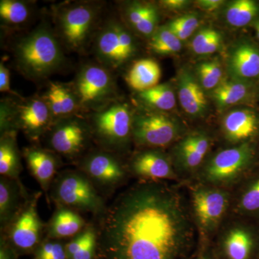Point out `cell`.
<instances>
[{
  "instance_id": "3",
  "label": "cell",
  "mask_w": 259,
  "mask_h": 259,
  "mask_svg": "<svg viewBox=\"0 0 259 259\" xmlns=\"http://www.w3.org/2000/svg\"><path fill=\"white\" fill-rule=\"evenodd\" d=\"M258 144L245 143L222 150L209 159L201 179L205 185L222 187L243 181L258 167Z\"/></svg>"
},
{
  "instance_id": "40",
  "label": "cell",
  "mask_w": 259,
  "mask_h": 259,
  "mask_svg": "<svg viewBox=\"0 0 259 259\" xmlns=\"http://www.w3.org/2000/svg\"><path fill=\"white\" fill-rule=\"evenodd\" d=\"M224 2L222 0H200L197 5L205 11L213 12L221 8Z\"/></svg>"
},
{
  "instance_id": "5",
  "label": "cell",
  "mask_w": 259,
  "mask_h": 259,
  "mask_svg": "<svg viewBox=\"0 0 259 259\" xmlns=\"http://www.w3.org/2000/svg\"><path fill=\"white\" fill-rule=\"evenodd\" d=\"M51 188V197L61 207L93 214L105 211L103 200L95 185L82 171L61 172Z\"/></svg>"
},
{
  "instance_id": "21",
  "label": "cell",
  "mask_w": 259,
  "mask_h": 259,
  "mask_svg": "<svg viewBox=\"0 0 259 259\" xmlns=\"http://www.w3.org/2000/svg\"><path fill=\"white\" fill-rule=\"evenodd\" d=\"M258 96V89L253 81L236 79L222 81L212 93L213 100L221 108L241 102L254 103Z\"/></svg>"
},
{
  "instance_id": "39",
  "label": "cell",
  "mask_w": 259,
  "mask_h": 259,
  "mask_svg": "<svg viewBox=\"0 0 259 259\" xmlns=\"http://www.w3.org/2000/svg\"><path fill=\"white\" fill-rule=\"evenodd\" d=\"M0 91L1 93L11 91L10 71L3 62L0 64Z\"/></svg>"
},
{
  "instance_id": "25",
  "label": "cell",
  "mask_w": 259,
  "mask_h": 259,
  "mask_svg": "<svg viewBox=\"0 0 259 259\" xmlns=\"http://www.w3.org/2000/svg\"><path fill=\"white\" fill-rule=\"evenodd\" d=\"M124 15L131 26L144 36H152L158 29L159 14L152 4L130 3L124 9Z\"/></svg>"
},
{
  "instance_id": "31",
  "label": "cell",
  "mask_w": 259,
  "mask_h": 259,
  "mask_svg": "<svg viewBox=\"0 0 259 259\" xmlns=\"http://www.w3.org/2000/svg\"><path fill=\"white\" fill-rule=\"evenodd\" d=\"M259 16V3L253 0H237L226 10L227 22L236 28L247 26Z\"/></svg>"
},
{
  "instance_id": "32",
  "label": "cell",
  "mask_w": 259,
  "mask_h": 259,
  "mask_svg": "<svg viewBox=\"0 0 259 259\" xmlns=\"http://www.w3.org/2000/svg\"><path fill=\"white\" fill-rule=\"evenodd\" d=\"M139 97L149 106L162 111L171 110L176 105L175 92L167 83L158 84L139 93Z\"/></svg>"
},
{
  "instance_id": "8",
  "label": "cell",
  "mask_w": 259,
  "mask_h": 259,
  "mask_svg": "<svg viewBox=\"0 0 259 259\" xmlns=\"http://www.w3.org/2000/svg\"><path fill=\"white\" fill-rule=\"evenodd\" d=\"M10 112L9 120L1 127V132L16 131V126L32 141L40 139L55 122L45 97H34L23 100Z\"/></svg>"
},
{
  "instance_id": "2",
  "label": "cell",
  "mask_w": 259,
  "mask_h": 259,
  "mask_svg": "<svg viewBox=\"0 0 259 259\" xmlns=\"http://www.w3.org/2000/svg\"><path fill=\"white\" fill-rule=\"evenodd\" d=\"M15 59L25 77L40 80L57 71L64 62V56L52 29L42 23L19 40Z\"/></svg>"
},
{
  "instance_id": "35",
  "label": "cell",
  "mask_w": 259,
  "mask_h": 259,
  "mask_svg": "<svg viewBox=\"0 0 259 259\" xmlns=\"http://www.w3.org/2000/svg\"><path fill=\"white\" fill-rule=\"evenodd\" d=\"M223 37L218 30L204 28L194 36L191 48L195 54L207 55L216 52L221 47Z\"/></svg>"
},
{
  "instance_id": "1",
  "label": "cell",
  "mask_w": 259,
  "mask_h": 259,
  "mask_svg": "<svg viewBox=\"0 0 259 259\" xmlns=\"http://www.w3.org/2000/svg\"><path fill=\"white\" fill-rule=\"evenodd\" d=\"M194 239L182 196L164 184L146 182L121 194L107 209L97 248L102 259H180Z\"/></svg>"
},
{
  "instance_id": "23",
  "label": "cell",
  "mask_w": 259,
  "mask_h": 259,
  "mask_svg": "<svg viewBox=\"0 0 259 259\" xmlns=\"http://www.w3.org/2000/svg\"><path fill=\"white\" fill-rule=\"evenodd\" d=\"M24 191L20 181L1 176L0 179V223L1 228L10 226L21 212Z\"/></svg>"
},
{
  "instance_id": "24",
  "label": "cell",
  "mask_w": 259,
  "mask_h": 259,
  "mask_svg": "<svg viewBox=\"0 0 259 259\" xmlns=\"http://www.w3.org/2000/svg\"><path fill=\"white\" fill-rule=\"evenodd\" d=\"M236 211L242 218L259 223V167L243 180L236 197Z\"/></svg>"
},
{
  "instance_id": "43",
  "label": "cell",
  "mask_w": 259,
  "mask_h": 259,
  "mask_svg": "<svg viewBox=\"0 0 259 259\" xmlns=\"http://www.w3.org/2000/svg\"><path fill=\"white\" fill-rule=\"evenodd\" d=\"M254 28L255 32H256L257 38L259 40V19L254 24Z\"/></svg>"
},
{
  "instance_id": "19",
  "label": "cell",
  "mask_w": 259,
  "mask_h": 259,
  "mask_svg": "<svg viewBox=\"0 0 259 259\" xmlns=\"http://www.w3.org/2000/svg\"><path fill=\"white\" fill-rule=\"evenodd\" d=\"M209 146L210 139L204 133H193L186 136L175 148L177 167L181 171H194L203 161Z\"/></svg>"
},
{
  "instance_id": "26",
  "label": "cell",
  "mask_w": 259,
  "mask_h": 259,
  "mask_svg": "<svg viewBox=\"0 0 259 259\" xmlns=\"http://www.w3.org/2000/svg\"><path fill=\"white\" fill-rule=\"evenodd\" d=\"M45 99L55 121L74 115L75 112L79 109L74 91L64 83H51Z\"/></svg>"
},
{
  "instance_id": "14",
  "label": "cell",
  "mask_w": 259,
  "mask_h": 259,
  "mask_svg": "<svg viewBox=\"0 0 259 259\" xmlns=\"http://www.w3.org/2000/svg\"><path fill=\"white\" fill-rule=\"evenodd\" d=\"M40 193L25 203L21 212L10 225V241L12 246L21 252L36 249L40 244L42 223L37 210Z\"/></svg>"
},
{
  "instance_id": "16",
  "label": "cell",
  "mask_w": 259,
  "mask_h": 259,
  "mask_svg": "<svg viewBox=\"0 0 259 259\" xmlns=\"http://www.w3.org/2000/svg\"><path fill=\"white\" fill-rule=\"evenodd\" d=\"M223 131L229 142L236 145L259 141V113L254 109L233 110L223 119Z\"/></svg>"
},
{
  "instance_id": "33",
  "label": "cell",
  "mask_w": 259,
  "mask_h": 259,
  "mask_svg": "<svg viewBox=\"0 0 259 259\" xmlns=\"http://www.w3.org/2000/svg\"><path fill=\"white\" fill-rule=\"evenodd\" d=\"M30 7L26 2L18 0H2L0 2V18L5 25L17 26L28 20Z\"/></svg>"
},
{
  "instance_id": "20",
  "label": "cell",
  "mask_w": 259,
  "mask_h": 259,
  "mask_svg": "<svg viewBox=\"0 0 259 259\" xmlns=\"http://www.w3.org/2000/svg\"><path fill=\"white\" fill-rule=\"evenodd\" d=\"M229 69L236 79L253 81L259 79V47L244 41L237 46L229 59Z\"/></svg>"
},
{
  "instance_id": "4",
  "label": "cell",
  "mask_w": 259,
  "mask_h": 259,
  "mask_svg": "<svg viewBox=\"0 0 259 259\" xmlns=\"http://www.w3.org/2000/svg\"><path fill=\"white\" fill-rule=\"evenodd\" d=\"M134 117L127 104L110 102L92 117L90 125L93 137L104 150L122 151L133 137Z\"/></svg>"
},
{
  "instance_id": "17",
  "label": "cell",
  "mask_w": 259,
  "mask_h": 259,
  "mask_svg": "<svg viewBox=\"0 0 259 259\" xmlns=\"http://www.w3.org/2000/svg\"><path fill=\"white\" fill-rule=\"evenodd\" d=\"M131 168L136 176L147 180H174L177 177L168 158L156 150L136 155L131 162Z\"/></svg>"
},
{
  "instance_id": "9",
  "label": "cell",
  "mask_w": 259,
  "mask_h": 259,
  "mask_svg": "<svg viewBox=\"0 0 259 259\" xmlns=\"http://www.w3.org/2000/svg\"><path fill=\"white\" fill-rule=\"evenodd\" d=\"M97 59L105 68L117 69L134 56L136 51L134 37L123 25L107 23L97 35L95 44Z\"/></svg>"
},
{
  "instance_id": "36",
  "label": "cell",
  "mask_w": 259,
  "mask_h": 259,
  "mask_svg": "<svg viewBox=\"0 0 259 259\" xmlns=\"http://www.w3.org/2000/svg\"><path fill=\"white\" fill-rule=\"evenodd\" d=\"M197 73L200 85L204 90H214L222 82V67L217 60L201 63L197 66Z\"/></svg>"
},
{
  "instance_id": "18",
  "label": "cell",
  "mask_w": 259,
  "mask_h": 259,
  "mask_svg": "<svg viewBox=\"0 0 259 259\" xmlns=\"http://www.w3.org/2000/svg\"><path fill=\"white\" fill-rule=\"evenodd\" d=\"M23 155L32 176L47 193L60 165L59 158L54 151L38 147L25 148Z\"/></svg>"
},
{
  "instance_id": "29",
  "label": "cell",
  "mask_w": 259,
  "mask_h": 259,
  "mask_svg": "<svg viewBox=\"0 0 259 259\" xmlns=\"http://www.w3.org/2000/svg\"><path fill=\"white\" fill-rule=\"evenodd\" d=\"M21 171L20 155L16 141V131L2 134L0 140L1 176L19 181Z\"/></svg>"
},
{
  "instance_id": "7",
  "label": "cell",
  "mask_w": 259,
  "mask_h": 259,
  "mask_svg": "<svg viewBox=\"0 0 259 259\" xmlns=\"http://www.w3.org/2000/svg\"><path fill=\"white\" fill-rule=\"evenodd\" d=\"M72 90L79 109L97 111L112 102L115 83L111 74L105 66L88 64L78 73Z\"/></svg>"
},
{
  "instance_id": "30",
  "label": "cell",
  "mask_w": 259,
  "mask_h": 259,
  "mask_svg": "<svg viewBox=\"0 0 259 259\" xmlns=\"http://www.w3.org/2000/svg\"><path fill=\"white\" fill-rule=\"evenodd\" d=\"M97 233L93 227L84 228L65 245L67 259H95Z\"/></svg>"
},
{
  "instance_id": "11",
  "label": "cell",
  "mask_w": 259,
  "mask_h": 259,
  "mask_svg": "<svg viewBox=\"0 0 259 259\" xmlns=\"http://www.w3.org/2000/svg\"><path fill=\"white\" fill-rule=\"evenodd\" d=\"M194 218L201 231L209 234L222 222L230 204V194L221 187L199 186L192 194Z\"/></svg>"
},
{
  "instance_id": "10",
  "label": "cell",
  "mask_w": 259,
  "mask_h": 259,
  "mask_svg": "<svg viewBox=\"0 0 259 259\" xmlns=\"http://www.w3.org/2000/svg\"><path fill=\"white\" fill-rule=\"evenodd\" d=\"M93 137L90 124L82 117L71 115L55 121L49 131V144L54 153L74 158L85 151Z\"/></svg>"
},
{
  "instance_id": "38",
  "label": "cell",
  "mask_w": 259,
  "mask_h": 259,
  "mask_svg": "<svg viewBox=\"0 0 259 259\" xmlns=\"http://www.w3.org/2000/svg\"><path fill=\"white\" fill-rule=\"evenodd\" d=\"M34 259H67L65 245L57 241L44 242L35 249Z\"/></svg>"
},
{
  "instance_id": "12",
  "label": "cell",
  "mask_w": 259,
  "mask_h": 259,
  "mask_svg": "<svg viewBox=\"0 0 259 259\" xmlns=\"http://www.w3.org/2000/svg\"><path fill=\"white\" fill-rule=\"evenodd\" d=\"M219 250L223 259H259V223L243 218L227 227Z\"/></svg>"
},
{
  "instance_id": "37",
  "label": "cell",
  "mask_w": 259,
  "mask_h": 259,
  "mask_svg": "<svg viewBox=\"0 0 259 259\" xmlns=\"http://www.w3.org/2000/svg\"><path fill=\"white\" fill-rule=\"evenodd\" d=\"M181 40L190 37L199 26V19L196 15H186L175 19L166 25Z\"/></svg>"
},
{
  "instance_id": "28",
  "label": "cell",
  "mask_w": 259,
  "mask_h": 259,
  "mask_svg": "<svg viewBox=\"0 0 259 259\" xmlns=\"http://www.w3.org/2000/svg\"><path fill=\"white\" fill-rule=\"evenodd\" d=\"M161 74L157 62L152 59H141L134 63L129 70L126 81L131 88L142 93L158 85Z\"/></svg>"
},
{
  "instance_id": "22",
  "label": "cell",
  "mask_w": 259,
  "mask_h": 259,
  "mask_svg": "<svg viewBox=\"0 0 259 259\" xmlns=\"http://www.w3.org/2000/svg\"><path fill=\"white\" fill-rule=\"evenodd\" d=\"M178 97L181 106L189 115L201 116L207 110L203 88L188 70H183L179 76Z\"/></svg>"
},
{
  "instance_id": "45",
  "label": "cell",
  "mask_w": 259,
  "mask_h": 259,
  "mask_svg": "<svg viewBox=\"0 0 259 259\" xmlns=\"http://www.w3.org/2000/svg\"><path fill=\"white\" fill-rule=\"evenodd\" d=\"M258 95H259V83H258Z\"/></svg>"
},
{
  "instance_id": "15",
  "label": "cell",
  "mask_w": 259,
  "mask_h": 259,
  "mask_svg": "<svg viewBox=\"0 0 259 259\" xmlns=\"http://www.w3.org/2000/svg\"><path fill=\"white\" fill-rule=\"evenodd\" d=\"M79 168L94 185L105 188H114L125 178V168L121 162L113 153L106 150L89 153L80 161Z\"/></svg>"
},
{
  "instance_id": "41",
  "label": "cell",
  "mask_w": 259,
  "mask_h": 259,
  "mask_svg": "<svg viewBox=\"0 0 259 259\" xmlns=\"http://www.w3.org/2000/svg\"><path fill=\"white\" fill-rule=\"evenodd\" d=\"M161 4L170 10H180L190 4V2L186 0H165L161 2Z\"/></svg>"
},
{
  "instance_id": "42",
  "label": "cell",
  "mask_w": 259,
  "mask_h": 259,
  "mask_svg": "<svg viewBox=\"0 0 259 259\" xmlns=\"http://www.w3.org/2000/svg\"><path fill=\"white\" fill-rule=\"evenodd\" d=\"M14 252L13 248L7 245L5 241H1V252L0 259H14Z\"/></svg>"
},
{
  "instance_id": "34",
  "label": "cell",
  "mask_w": 259,
  "mask_h": 259,
  "mask_svg": "<svg viewBox=\"0 0 259 259\" xmlns=\"http://www.w3.org/2000/svg\"><path fill=\"white\" fill-rule=\"evenodd\" d=\"M150 48L161 55L176 54L182 49V40L168 27L158 28L151 37Z\"/></svg>"
},
{
  "instance_id": "27",
  "label": "cell",
  "mask_w": 259,
  "mask_h": 259,
  "mask_svg": "<svg viewBox=\"0 0 259 259\" xmlns=\"http://www.w3.org/2000/svg\"><path fill=\"white\" fill-rule=\"evenodd\" d=\"M84 221L76 211L60 206L49 223L48 235L52 239L74 237L84 229Z\"/></svg>"
},
{
  "instance_id": "44",
  "label": "cell",
  "mask_w": 259,
  "mask_h": 259,
  "mask_svg": "<svg viewBox=\"0 0 259 259\" xmlns=\"http://www.w3.org/2000/svg\"><path fill=\"white\" fill-rule=\"evenodd\" d=\"M197 259H212V258H211L210 257H208V256H202V257H200V258H199Z\"/></svg>"
},
{
  "instance_id": "6",
  "label": "cell",
  "mask_w": 259,
  "mask_h": 259,
  "mask_svg": "<svg viewBox=\"0 0 259 259\" xmlns=\"http://www.w3.org/2000/svg\"><path fill=\"white\" fill-rule=\"evenodd\" d=\"M100 10L97 3H77L59 9L58 30L64 45L71 51L82 49L93 32Z\"/></svg>"
},
{
  "instance_id": "13",
  "label": "cell",
  "mask_w": 259,
  "mask_h": 259,
  "mask_svg": "<svg viewBox=\"0 0 259 259\" xmlns=\"http://www.w3.org/2000/svg\"><path fill=\"white\" fill-rule=\"evenodd\" d=\"M180 125L164 114L146 112L134 117L133 139L148 147H163L178 137Z\"/></svg>"
}]
</instances>
